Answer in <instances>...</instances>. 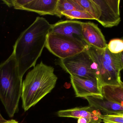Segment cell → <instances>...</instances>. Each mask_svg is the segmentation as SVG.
<instances>
[{"label": "cell", "instance_id": "cell-1", "mask_svg": "<svg viewBox=\"0 0 123 123\" xmlns=\"http://www.w3.org/2000/svg\"><path fill=\"white\" fill-rule=\"evenodd\" d=\"M51 26L46 19L37 17L15 42L12 53L17 62L22 78L29 69L35 66L45 47Z\"/></svg>", "mask_w": 123, "mask_h": 123}, {"label": "cell", "instance_id": "cell-2", "mask_svg": "<svg viewBox=\"0 0 123 123\" xmlns=\"http://www.w3.org/2000/svg\"><path fill=\"white\" fill-rule=\"evenodd\" d=\"M57 79L52 66L42 61L34 66L22 82L21 97L24 111H27L51 92Z\"/></svg>", "mask_w": 123, "mask_h": 123}, {"label": "cell", "instance_id": "cell-3", "mask_svg": "<svg viewBox=\"0 0 123 123\" xmlns=\"http://www.w3.org/2000/svg\"><path fill=\"white\" fill-rule=\"evenodd\" d=\"M22 78L15 57L12 53L0 64V100L10 118L18 111Z\"/></svg>", "mask_w": 123, "mask_h": 123}, {"label": "cell", "instance_id": "cell-4", "mask_svg": "<svg viewBox=\"0 0 123 123\" xmlns=\"http://www.w3.org/2000/svg\"><path fill=\"white\" fill-rule=\"evenodd\" d=\"M86 49L95 65L97 78L101 89L106 85H119L122 84L118 54L112 53L107 47L101 50L87 45Z\"/></svg>", "mask_w": 123, "mask_h": 123}, {"label": "cell", "instance_id": "cell-5", "mask_svg": "<svg viewBox=\"0 0 123 123\" xmlns=\"http://www.w3.org/2000/svg\"><path fill=\"white\" fill-rule=\"evenodd\" d=\"M87 45L83 40L77 38L49 33L45 47L54 55L63 59L85 50Z\"/></svg>", "mask_w": 123, "mask_h": 123}, {"label": "cell", "instance_id": "cell-6", "mask_svg": "<svg viewBox=\"0 0 123 123\" xmlns=\"http://www.w3.org/2000/svg\"><path fill=\"white\" fill-rule=\"evenodd\" d=\"M58 64L70 76L82 78H97L95 65L86 49L75 55L60 59Z\"/></svg>", "mask_w": 123, "mask_h": 123}, {"label": "cell", "instance_id": "cell-7", "mask_svg": "<svg viewBox=\"0 0 123 123\" xmlns=\"http://www.w3.org/2000/svg\"><path fill=\"white\" fill-rule=\"evenodd\" d=\"M99 6L100 15L97 20L105 27H112L119 24L121 21L120 0H94Z\"/></svg>", "mask_w": 123, "mask_h": 123}, {"label": "cell", "instance_id": "cell-8", "mask_svg": "<svg viewBox=\"0 0 123 123\" xmlns=\"http://www.w3.org/2000/svg\"><path fill=\"white\" fill-rule=\"evenodd\" d=\"M70 79L76 97L102 96L97 78L87 79L70 76Z\"/></svg>", "mask_w": 123, "mask_h": 123}, {"label": "cell", "instance_id": "cell-9", "mask_svg": "<svg viewBox=\"0 0 123 123\" xmlns=\"http://www.w3.org/2000/svg\"><path fill=\"white\" fill-rule=\"evenodd\" d=\"M81 35L83 41L88 45L101 50L107 47L105 36L97 25L93 22H82Z\"/></svg>", "mask_w": 123, "mask_h": 123}, {"label": "cell", "instance_id": "cell-10", "mask_svg": "<svg viewBox=\"0 0 123 123\" xmlns=\"http://www.w3.org/2000/svg\"><path fill=\"white\" fill-rule=\"evenodd\" d=\"M58 116L61 117L86 118L88 123H100L102 121L103 114L92 106L76 107L58 112Z\"/></svg>", "mask_w": 123, "mask_h": 123}, {"label": "cell", "instance_id": "cell-11", "mask_svg": "<svg viewBox=\"0 0 123 123\" xmlns=\"http://www.w3.org/2000/svg\"><path fill=\"white\" fill-rule=\"evenodd\" d=\"M82 22L74 20L59 21L52 24L49 33L74 37L83 40L81 35Z\"/></svg>", "mask_w": 123, "mask_h": 123}, {"label": "cell", "instance_id": "cell-12", "mask_svg": "<svg viewBox=\"0 0 123 123\" xmlns=\"http://www.w3.org/2000/svg\"><path fill=\"white\" fill-rule=\"evenodd\" d=\"M90 106L99 110L103 115L123 113V106L108 100L103 96H89L84 97Z\"/></svg>", "mask_w": 123, "mask_h": 123}, {"label": "cell", "instance_id": "cell-13", "mask_svg": "<svg viewBox=\"0 0 123 123\" xmlns=\"http://www.w3.org/2000/svg\"><path fill=\"white\" fill-rule=\"evenodd\" d=\"M58 0H29L22 8L40 15H55Z\"/></svg>", "mask_w": 123, "mask_h": 123}, {"label": "cell", "instance_id": "cell-14", "mask_svg": "<svg viewBox=\"0 0 123 123\" xmlns=\"http://www.w3.org/2000/svg\"><path fill=\"white\" fill-rule=\"evenodd\" d=\"M103 97L123 106V82L119 85H106L101 89Z\"/></svg>", "mask_w": 123, "mask_h": 123}, {"label": "cell", "instance_id": "cell-15", "mask_svg": "<svg viewBox=\"0 0 123 123\" xmlns=\"http://www.w3.org/2000/svg\"><path fill=\"white\" fill-rule=\"evenodd\" d=\"M72 10L85 11L76 0H58L55 16L61 18L62 12Z\"/></svg>", "mask_w": 123, "mask_h": 123}, {"label": "cell", "instance_id": "cell-16", "mask_svg": "<svg viewBox=\"0 0 123 123\" xmlns=\"http://www.w3.org/2000/svg\"><path fill=\"white\" fill-rule=\"evenodd\" d=\"M86 12L91 15L94 19L97 20L100 15V10L99 6L94 0H76Z\"/></svg>", "mask_w": 123, "mask_h": 123}, {"label": "cell", "instance_id": "cell-17", "mask_svg": "<svg viewBox=\"0 0 123 123\" xmlns=\"http://www.w3.org/2000/svg\"><path fill=\"white\" fill-rule=\"evenodd\" d=\"M62 16H64L65 17L69 19H94L89 14L85 11L72 10L66 11L62 12Z\"/></svg>", "mask_w": 123, "mask_h": 123}, {"label": "cell", "instance_id": "cell-18", "mask_svg": "<svg viewBox=\"0 0 123 123\" xmlns=\"http://www.w3.org/2000/svg\"><path fill=\"white\" fill-rule=\"evenodd\" d=\"M109 51L114 54H118L123 51V40L122 39H113L107 44Z\"/></svg>", "mask_w": 123, "mask_h": 123}, {"label": "cell", "instance_id": "cell-19", "mask_svg": "<svg viewBox=\"0 0 123 123\" xmlns=\"http://www.w3.org/2000/svg\"><path fill=\"white\" fill-rule=\"evenodd\" d=\"M102 119L104 123H123V113L103 115Z\"/></svg>", "mask_w": 123, "mask_h": 123}, {"label": "cell", "instance_id": "cell-20", "mask_svg": "<svg viewBox=\"0 0 123 123\" xmlns=\"http://www.w3.org/2000/svg\"><path fill=\"white\" fill-rule=\"evenodd\" d=\"M122 39L123 40V37L122 38ZM120 60V64L121 69V70L123 69V51L120 53L118 54Z\"/></svg>", "mask_w": 123, "mask_h": 123}, {"label": "cell", "instance_id": "cell-21", "mask_svg": "<svg viewBox=\"0 0 123 123\" xmlns=\"http://www.w3.org/2000/svg\"><path fill=\"white\" fill-rule=\"evenodd\" d=\"M77 123H88V121L86 118H78Z\"/></svg>", "mask_w": 123, "mask_h": 123}, {"label": "cell", "instance_id": "cell-22", "mask_svg": "<svg viewBox=\"0 0 123 123\" xmlns=\"http://www.w3.org/2000/svg\"><path fill=\"white\" fill-rule=\"evenodd\" d=\"M8 120H6V119H4L3 116H1L0 113V123H6Z\"/></svg>", "mask_w": 123, "mask_h": 123}, {"label": "cell", "instance_id": "cell-23", "mask_svg": "<svg viewBox=\"0 0 123 123\" xmlns=\"http://www.w3.org/2000/svg\"><path fill=\"white\" fill-rule=\"evenodd\" d=\"M19 123L18 122L16 121L15 120H11L7 121L6 123Z\"/></svg>", "mask_w": 123, "mask_h": 123}]
</instances>
